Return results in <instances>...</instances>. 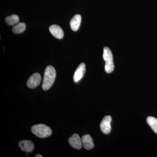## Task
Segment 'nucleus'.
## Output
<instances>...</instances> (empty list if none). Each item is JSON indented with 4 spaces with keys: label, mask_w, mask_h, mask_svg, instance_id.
<instances>
[{
    "label": "nucleus",
    "mask_w": 157,
    "mask_h": 157,
    "mask_svg": "<svg viewBox=\"0 0 157 157\" xmlns=\"http://www.w3.org/2000/svg\"><path fill=\"white\" fill-rule=\"evenodd\" d=\"M56 74V71L52 66H48L45 68L42 85V89L47 90L51 87L55 80Z\"/></svg>",
    "instance_id": "f257e3e1"
},
{
    "label": "nucleus",
    "mask_w": 157,
    "mask_h": 157,
    "mask_svg": "<svg viewBox=\"0 0 157 157\" xmlns=\"http://www.w3.org/2000/svg\"><path fill=\"white\" fill-rule=\"evenodd\" d=\"M31 131L34 135L40 138L49 137L52 134L51 128L44 124H38L33 126Z\"/></svg>",
    "instance_id": "f03ea898"
},
{
    "label": "nucleus",
    "mask_w": 157,
    "mask_h": 157,
    "mask_svg": "<svg viewBox=\"0 0 157 157\" xmlns=\"http://www.w3.org/2000/svg\"><path fill=\"white\" fill-rule=\"evenodd\" d=\"M103 57L105 62V71L107 73H112L114 68L113 56L111 50L108 47H104Z\"/></svg>",
    "instance_id": "7ed1b4c3"
},
{
    "label": "nucleus",
    "mask_w": 157,
    "mask_h": 157,
    "mask_svg": "<svg viewBox=\"0 0 157 157\" xmlns=\"http://www.w3.org/2000/svg\"><path fill=\"white\" fill-rule=\"evenodd\" d=\"M112 121L111 116H106L104 117L100 124L101 131L104 134H109L111 131L110 123Z\"/></svg>",
    "instance_id": "20e7f679"
},
{
    "label": "nucleus",
    "mask_w": 157,
    "mask_h": 157,
    "mask_svg": "<svg viewBox=\"0 0 157 157\" xmlns=\"http://www.w3.org/2000/svg\"><path fill=\"white\" fill-rule=\"evenodd\" d=\"M41 81V76L39 73H35L29 78L27 86L31 89L35 88L39 85Z\"/></svg>",
    "instance_id": "39448f33"
},
{
    "label": "nucleus",
    "mask_w": 157,
    "mask_h": 157,
    "mask_svg": "<svg viewBox=\"0 0 157 157\" xmlns=\"http://www.w3.org/2000/svg\"><path fill=\"white\" fill-rule=\"evenodd\" d=\"M86 73V65L84 63H82L78 66L73 76V80L77 82L83 78Z\"/></svg>",
    "instance_id": "423d86ee"
},
{
    "label": "nucleus",
    "mask_w": 157,
    "mask_h": 157,
    "mask_svg": "<svg viewBox=\"0 0 157 157\" xmlns=\"http://www.w3.org/2000/svg\"><path fill=\"white\" fill-rule=\"evenodd\" d=\"M69 142L70 145L74 148L80 149L82 147V141L79 135L75 134L69 138Z\"/></svg>",
    "instance_id": "0eeeda50"
},
{
    "label": "nucleus",
    "mask_w": 157,
    "mask_h": 157,
    "mask_svg": "<svg viewBox=\"0 0 157 157\" xmlns=\"http://www.w3.org/2000/svg\"><path fill=\"white\" fill-rule=\"evenodd\" d=\"M18 145L22 151L32 152L34 149V144L31 140H22L20 141Z\"/></svg>",
    "instance_id": "6e6552de"
},
{
    "label": "nucleus",
    "mask_w": 157,
    "mask_h": 157,
    "mask_svg": "<svg viewBox=\"0 0 157 157\" xmlns=\"http://www.w3.org/2000/svg\"><path fill=\"white\" fill-rule=\"evenodd\" d=\"M49 31L52 35L56 39H61L64 36V32L60 27L56 25L50 26Z\"/></svg>",
    "instance_id": "1a4fd4ad"
},
{
    "label": "nucleus",
    "mask_w": 157,
    "mask_h": 157,
    "mask_svg": "<svg viewBox=\"0 0 157 157\" xmlns=\"http://www.w3.org/2000/svg\"><path fill=\"white\" fill-rule=\"evenodd\" d=\"M82 141L83 147L86 149L90 150L94 148V144L93 140L90 135H85L82 137Z\"/></svg>",
    "instance_id": "9d476101"
},
{
    "label": "nucleus",
    "mask_w": 157,
    "mask_h": 157,
    "mask_svg": "<svg viewBox=\"0 0 157 157\" xmlns=\"http://www.w3.org/2000/svg\"><path fill=\"white\" fill-rule=\"evenodd\" d=\"M81 16L80 14H76L71 19L70 22V27L73 31H77L80 27L81 22Z\"/></svg>",
    "instance_id": "9b49d317"
},
{
    "label": "nucleus",
    "mask_w": 157,
    "mask_h": 157,
    "mask_svg": "<svg viewBox=\"0 0 157 157\" xmlns=\"http://www.w3.org/2000/svg\"><path fill=\"white\" fill-rule=\"evenodd\" d=\"M6 22L9 25H14L19 21V17L16 14H12L6 17Z\"/></svg>",
    "instance_id": "f8f14e48"
},
{
    "label": "nucleus",
    "mask_w": 157,
    "mask_h": 157,
    "mask_svg": "<svg viewBox=\"0 0 157 157\" xmlns=\"http://www.w3.org/2000/svg\"><path fill=\"white\" fill-rule=\"evenodd\" d=\"M26 25L23 22L18 23L14 25L12 28V32L14 34H21L25 30Z\"/></svg>",
    "instance_id": "ddd939ff"
},
{
    "label": "nucleus",
    "mask_w": 157,
    "mask_h": 157,
    "mask_svg": "<svg viewBox=\"0 0 157 157\" xmlns=\"http://www.w3.org/2000/svg\"><path fill=\"white\" fill-rule=\"evenodd\" d=\"M147 122L152 130L157 134V119L153 117H148L147 118Z\"/></svg>",
    "instance_id": "4468645a"
},
{
    "label": "nucleus",
    "mask_w": 157,
    "mask_h": 157,
    "mask_svg": "<svg viewBox=\"0 0 157 157\" xmlns=\"http://www.w3.org/2000/svg\"><path fill=\"white\" fill-rule=\"evenodd\" d=\"M36 157H43V156H42V155L40 154H37L35 156Z\"/></svg>",
    "instance_id": "2eb2a0df"
}]
</instances>
